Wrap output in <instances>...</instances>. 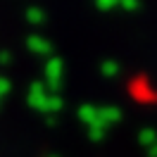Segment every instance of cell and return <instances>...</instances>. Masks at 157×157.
I'll use <instances>...</instances> for the list:
<instances>
[{"label":"cell","instance_id":"obj_2","mask_svg":"<svg viewBox=\"0 0 157 157\" xmlns=\"http://www.w3.org/2000/svg\"><path fill=\"white\" fill-rule=\"evenodd\" d=\"M124 5H126V7H136L138 2H136V0H124Z\"/></svg>","mask_w":157,"mask_h":157},{"label":"cell","instance_id":"obj_1","mask_svg":"<svg viewBox=\"0 0 157 157\" xmlns=\"http://www.w3.org/2000/svg\"><path fill=\"white\" fill-rule=\"evenodd\" d=\"M140 140H143L145 145H147V143L155 145V143H157V133H155V131H143V133H140Z\"/></svg>","mask_w":157,"mask_h":157},{"label":"cell","instance_id":"obj_3","mask_svg":"<svg viewBox=\"0 0 157 157\" xmlns=\"http://www.w3.org/2000/svg\"><path fill=\"white\" fill-rule=\"evenodd\" d=\"M150 157H157V143L152 147H150Z\"/></svg>","mask_w":157,"mask_h":157}]
</instances>
